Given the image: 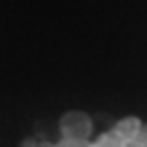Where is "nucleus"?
Here are the masks:
<instances>
[{
	"instance_id": "1",
	"label": "nucleus",
	"mask_w": 147,
	"mask_h": 147,
	"mask_svg": "<svg viewBox=\"0 0 147 147\" xmlns=\"http://www.w3.org/2000/svg\"><path fill=\"white\" fill-rule=\"evenodd\" d=\"M59 131L61 139L57 143L37 141V147H98L94 139H90L92 119L86 113H78V110L65 113L59 121Z\"/></svg>"
},
{
	"instance_id": "2",
	"label": "nucleus",
	"mask_w": 147,
	"mask_h": 147,
	"mask_svg": "<svg viewBox=\"0 0 147 147\" xmlns=\"http://www.w3.org/2000/svg\"><path fill=\"white\" fill-rule=\"evenodd\" d=\"M127 147H147V125L143 123L141 125V129L129 139V143H127Z\"/></svg>"
}]
</instances>
